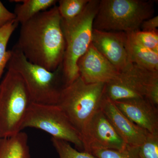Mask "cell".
<instances>
[{
    "label": "cell",
    "mask_w": 158,
    "mask_h": 158,
    "mask_svg": "<svg viewBox=\"0 0 158 158\" xmlns=\"http://www.w3.org/2000/svg\"><path fill=\"white\" fill-rule=\"evenodd\" d=\"M141 45L158 53V32L139 31L130 33Z\"/></svg>",
    "instance_id": "obj_22"
},
{
    "label": "cell",
    "mask_w": 158,
    "mask_h": 158,
    "mask_svg": "<svg viewBox=\"0 0 158 158\" xmlns=\"http://www.w3.org/2000/svg\"><path fill=\"white\" fill-rule=\"evenodd\" d=\"M57 2L56 0H22L21 4L15 8V21L23 24L40 12L56 6Z\"/></svg>",
    "instance_id": "obj_16"
},
{
    "label": "cell",
    "mask_w": 158,
    "mask_h": 158,
    "mask_svg": "<svg viewBox=\"0 0 158 158\" xmlns=\"http://www.w3.org/2000/svg\"><path fill=\"white\" fill-rule=\"evenodd\" d=\"M77 67L79 75L87 84H107L120 73L92 43L79 58Z\"/></svg>",
    "instance_id": "obj_11"
},
{
    "label": "cell",
    "mask_w": 158,
    "mask_h": 158,
    "mask_svg": "<svg viewBox=\"0 0 158 158\" xmlns=\"http://www.w3.org/2000/svg\"><path fill=\"white\" fill-rule=\"evenodd\" d=\"M57 6L42 11L21 26L15 46L31 63L49 71L62 64L65 39Z\"/></svg>",
    "instance_id": "obj_1"
},
{
    "label": "cell",
    "mask_w": 158,
    "mask_h": 158,
    "mask_svg": "<svg viewBox=\"0 0 158 158\" xmlns=\"http://www.w3.org/2000/svg\"><path fill=\"white\" fill-rule=\"evenodd\" d=\"M1 138H1V136H0V141H1Z\"/></svg>",
    "instance_id": "obj_25"
},
{
    "label": "cell",
    "mask_w": 158,
    "mask_h": 158,
    "mask_svg": "<svg viewBox=\"0 0 158 158\" xmlns=\"http://www.w3.org/2000/svg\"><path fill=\"white\" fill-rule=\"evenodd\" d=\"M100 109L127 145L138 147L144 143L149 133L131 121L104 94Z\"/></svg>",
    "instance_id": "obj_12"
},
{
    "label": "cell",
    "mask_w": 158,
    "mask_h": 158,
    "mask_svg": "<svg viewBox=\"0 0 158 158\" xmlns=\"http://www.w3.org/2000/svg\"><path fill=\"white\" fill-rule=\"evenodd\" d=\"M138 151L140 158H158V133H148Z\"/></svg>",
    "instance_id": "obj_21"
},
{
    "label": "cell",
    "mask_w": 158,
    "mask_h": 158,
    "mask_svg": "<svg viewBox=\"0 0 158 158\" xmlns=\"http://www.w3.org/2000/svg\"><path fill=\"white\" fill-rule=\"evenodd\" d=\"M127 34L93 29L91 43L98 51L119 72L133 65L126 49Z\"/></svg>",
    "instance_id": "obj_10"
},
{
    "label": "cell",
    "mask_w": 158,
    "mask_h": 158,
    "mask_svg": "<svg viewBox=\"0 0 158 158\" xmlns=\"http://www.w3.org/2000/svg\"><path fill=\"white\" fill-rule=\"evenodd\" d=\"M126 34V45L131 62L148 70L158 71V53L144 47L130 33Z\"/></svg>",
    "instance_id": "obj_14"
},
{
    "label": "cell",
    "mask_w": 158,
    "mask_h": 158,
    "mask_svg": "<svg viewBox=\"0 0 158 158\" xmlns=\"http://www.w3.org/2000/svg\"><path fill=\"white\" fill-rule=\"evenodd\" d=\"M7 66L22 77L33 102L56 105L62 89L65 87L62 64L54 71L29 62L14 46Z\"/></svg>",
    "instance_id": "obj_3"
},
{
    "label": "cell",
    "mask_w": 158,
    "mask_h": 158,
    "mask_svg": "<svg viewBox=\"0 0 158 158\" xmlns=\"http://www.w3.org/2000/svg\"><path fill=\"white\" fill-rule=\"evenodd\" d=\"M138 147L127 145L122 150L110 149H97L91 151L90 154L96 158H140Z\"/></svg>",
    "instance_id": "obj_20"
},
{
    "label": "cell",
    "mask_w": 158,
    "mask_h": 158,
    "mask_svg": "<svg viewBox=\"0 0 158 158\" xmlns=\"http://www.w3.org/2000/svg\"><path fill=\"white\" fill-rule=\"evenodd\" d=\"M154 2L144 0H101L93 29L108 32L132 33L153 17Z\"/></svg>",
    "instance_id": "obj_4"
},
{
    "label": "cell",
    "mask_w": 158,
    "mask_h": 158,
    "mask_svg": "<svg viewBox=\"0 0 158 158\" xmlns=\"http://www.w3.org/2000/svg\"><path fill=\"white\" fill-rule=\"evenodd\" d=\"M158 16L152 17L145 20L141 24L140 28L142 31L148 32H158Z\"/></svg>",
    "instance_id": "obj_24"
},
{
    "label": "cell",
    "mask_w": 158,
    "mask_h": 158,
    "mask_svg": "<svg viewBox=\"0 0 158 158\" xmlns=\"http://www.w3.org/2000/svg\"><path fill=\"white\" fill-rule=\"evenodd\" d=\"M89 0H60L57 6L59 14L64 20L73 19L84 11Z\"/></svg>",
    "instance_id": "obj_18"
},
{
    "label": "cell",
    "mask_w": 158,
    "mask_h": 158,
    "mask_svg": "<svg viewBox=\"0 0 158 158\" xmlns=\"http://www.w3.org/2000/svg\"><path fill=\"white\" fill-rule=\"evenodd\" d=\"M131 121L151 134L158 133V107L147 99L138 98L114 102Z\"/></svg>",
    "instance_id": "obj_13"
},
{
    "label": "cell",
    "mask_w": 158,
    "mask_h": 158,
    "mask_svg": "<svg viewBox=\"0 0 158 158\" xmlns=\"http://www.w3.org/2000/svg\"><path fill=\"white\" fill-rule=\"evenodd\" d=\"M51 141L59 158H96L89 153L75 149L66 141L53 138Z\"/></svg>",
    "instance_id": "obj_19"
},
{
    "label": "cell",
    "mask_w": 158,
    "mask_h": 158,
    "mask_svg": "<svg viewBox=\"0 0 158 158\" xmlns=\"http://www.w3.org/2000/svg\"><path fill=\"white\" fill-rule=\"evenodd\" d=\"M158 90V71L133 64L105 85L104 95L113 102L147 98Z\"/></svg>",
    "instance_id": "obj_8"
},
{
    "label": "cell",
    "mask_w": 158,
    "mask_h": 158,
    "mask_svg": "<svg viewBox=\"0 0 158 158\" xmlns=\"http://www.w3.org/2000/svg\"><path fill=\"white\" fill-rule=\"evenodd\" d=\"M15 19L14 13L9 11L0 1V28Z\"/></svg>",
    "instance_id": "obj_23"
},
{
    "label": "cell",
    "mask_w": 158,
    "mask_h": 158,
    "mask_svg": "<svg viewBox=\"0 0 158 158\" xmlns=\"http://www.w3.org/2000/svg\"><path fill=\"white\" fill-rule=\"evenodd\" d=\"M18 24L15 19L0 28V82L12 55L11 50H7V45Z\"/></svg>",
    "instance_id": "obj_17"
},
{
    "label": "cell",
    "mask_w": 158,
    "mask_h": 158,
    "mask_svg": "<svg viewBox=\"0 0 158 158\" xmlns=\"http://www.w3.org/2000/svg\"><path fill=\"white\" fill-rule=\"evenodd\" d=\"M0 158H31L27 135L22 131L11 137L1 138Z\"/></svg>",
    "instance_id": "obj_15"
},
{
    "label": "cell",
    "mask_w": 158,
    "mask_h": 158,
    "mask_svg": "<svg viewBox=\"0 0 158 158\" xmlns=\"http://www.w3.org/2000/svg\"><path fill=\"white\" fill-rule=\"evenodd\" d=\"M27 127L42 130L52 138L72 143L79 151H84L80 134L57 105L32 102L23 121L21 131Z\"/></svg>",
    "instance_id": "obj_7"
},
{
    "label": "cell",
    "mask_w": 158,
    "mask_h": 158,
    "mask_svg": "<svg viewBox=\"0 0 158 158\" xmlns=\"http://www.w3.org/2000/svg\"><path fill=\"white\" fill-rule=\"evenodd\" d=\"M99 0H89L84 11L73 19L61 21L65 44L62 63L65 86L79 76L77 62L92 42L93 22L98 11Z\"/></svg>",
    "instance_id": "obj_2"
},
{
    "label": "cell",
    "mask_w": 158,
    "mask_h": 158,
    "mask_svg": "<svg viewBox=\"0 0 158 158\" xmlns=\"http://www.w3.org/2000/svg\"><path fill=\"white\" fill-rule=\"evenodd\" d=\"M32 102L20 75L8 68L0 82L1 138L11 137L22 131V125Z\"/></svg>",
    "instance_id": "obj_5"
},
{
    "label": "cell",
    "mask_w": 158,
    "mask_h": 158,
    "mask_svg": "<svg viewBox=\"0 0 158 158\" xmlns=\"http://www.w3.org/2000/svg\"><path fill=\"white\" fill-rule=\"evenodd\" d=\"M84 151L97 149L122 150L127 144L100 109L88 121L81 135Z\"/></svg>",
    "instance_id": "obj_9"
},
{
    "label": "cell",
    "mask_w": 158,
    "mask_h": 158,
    "mask_svg": "<svg viewBox=\"0 0 158 158\" xmlns=\"http://www.w3.org/2000/svg\"><path fill=\"white\" fill-rule=\"evenodd\" d=\"M105 85L87 84L79 76L60 93L56 105L80 135L88 121L100 110Z\"/></svg>",
    "instance_id": "obj_6"
}]
</instances>
